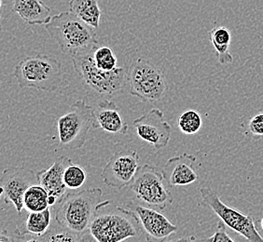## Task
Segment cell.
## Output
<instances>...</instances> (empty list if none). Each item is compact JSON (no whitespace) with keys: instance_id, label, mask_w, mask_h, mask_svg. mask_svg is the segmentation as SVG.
<instances>
[{"instance_id":"3957f363","label":"cell","mask_w":263,"mask_h":242,"mask_svg":"<svg viewBox=\"0 0 263 242\" xmlns=\"http://www.w3.org/2000/svg\"><path fill=\"white\" fill-rule=\"evenodd\" d=\"M14 76L21 89L30 88L52 92L61 84V63L49 55L27 56L16 65Z\"/></svg>"},{"instance_id":"7402d4cb","label":"cell","mask_w":263,"mask_h":242,"mask_svg":"<svg viewBox=\"0 0 263 242\" xmlns=\"http://www.w3.org/2000/svg\"><path fill=\"white\" fill-rule=\"evenodd\" d=\"M177 126L184 134L194 135L202 129V116L194 109H187L177 118Z\"/></svg>"},{"instance_id":"2e32d148","label":"cell","mask_w":263,"mask_h":242,"mask_svg":"<svg viewBox=\"0 0 263 242\" xmlns=\"http://www.w3.org/2000/svg\"><path fill=\"white\" fill-rule=\"evenodd\" d=\"M93 117L97 126L107 133L126 134L128 131V124L114 102H100L93 109Z\"/></svg>"},{"instance_id":"4316f807","label":"cell","mask_w":263,"mask_h":242,"mask_svg":"<svg viewBox=\"0 0 263 242\" xmlns=\"http://www.w3.org/2000/svg\"><path fill=\"white\" fill-rule=\"evenodd\" d=\"M248 131L254 136L263 138V113H259L250 118Z\"/></svg>"},{"instance_id":"7a4b0ae2","label":"cell","mask_w":263,"mask_h":242,"mask_svg":"<svg viewBox=\"0 0 263 242\" xmlns=\"http://www.w3.org/2000/svg\"><path fill=\"white\" fill-rule=\"evenodd\" d=\"M103 191L98 187L66 194L55 207V220L61 227L81 236L89 230L101 206Z\"/></svg>"},{"instance_id":"ac0fdd59","label":"cell","mask_w":263,"mask_h":242,"mask_svg":"<svg viewBox=\"0 0 263 242\" xmlns=\"http://www.w3.org/2000/svg\"><path fill=\"white\" fill-rule=\"evenodd\" d=\"M51 213L50 208L42 212H28L25 224L16 227L15 234L18 237L44 236L51 228Z\"/></svg>"},{"instance_id":"7c38bea8","label":"cell","mask_w":263,"mask_h":242,"mask_svg":"<svg viewBox=\"0 0 263 242\" xmlns=\"http://www.w3.org/2000/svg\"><path fill=\"white\" fill-rule=\"evenodd\" d=\"M139 156L134 150L117 152L106 162L101 172L103 182L107 187L122 189L130 187L138 170Z\"/></svg>"},{"instance_id":"f1b7e54d","label":"cell","mask_w":263,"mask_h":242,"mask_svg":"<svg viewBox=\"0 0 263 242\" xmlns=\"http://www.w3.org/2000/svg\"><path fill=\"white\" fill-rule=\"evenodd\" d=\"M168 242H205L203 239H198L195 237H193V236H191V237H181V238H178V239H174V240H171V241Z\"/></svg>"},{"instance_id":"ffe728a7","label":"cell","mask_w":263,"mask_h":242,"mask_svg":"<svg viewBox=\"0 0 263 242\" xmlns=\"http://www.w3.org/2000/svg\"><path fill=\"white\" fill-rule=\"evenodd\" d=\"M69 8L71 12L87 25L97 30L99 28L101 10L98 5V0H70Z\"/></svg>"},{"instance_id":"30bf717a","label":"cell","mask_w":263,"mask_h":242,"mask_svg":"<svg viewBox=\"0 0 263 242\" xmlns=\"http://www.w3.org/2000/svg\"><path fill=\"white\" fill-rule=\"evenodd\" d=\"M125 209L136 217L141 232L147 242H164L178 227L169 221L164 214L152 207H146L137 202L125 203Z\"/></svg>"},{"instance_id":"cb8c5ba5","label":"cell","mask_w":263,"mask_h":242,"mask_svg":"<svg viewBox=\"0 0 263 242\" xmlns=\"http://www.w3.org/2000/svg\"><path fill=\"white\" fill-rule=\"evenodd\" d=\"M87 174L85 170L79 164L71 163L66 167L64 180L67 189L77 190L84 186L86 182Z\"/></svg>"},{"instance_id":"4fadbf2b","label":"cell","mask_w":263,"mask_h":242,"mask_svg":"<svg viewBox=\"0 0 263 242\" xmlns=\"http://www.w3.org/2000/svg\"><path fill=\"white\" fill-rule=\"evenodd\" d=\"M137 136L152 145L155 149L166 147L171 138L172 128L164 120V116L159 108H152L146 114L133 122Z\"/></svg>"},{"instance_id":"83f0119b","label":"cell","mask_w":263,"mask_h":242,"mask_svg":"<svg viewBox=\"0 0 263 242\" xmlns=\"http://www.w3.org/2000/svg\"><path fill=\"white\" fill-rule=\"evenodd\" d=\"M78 242H99L96 237L91 235V232L88 230L87 232L83 233L81 236H79Z\"/></svg>"},{"instance_id":"d6986e66","label":"cell","mask_w":263,"mask_h":242,"mask_svg":"<svg viewBox=\"0 0 263 242\" xmlns=\"http://www.w3.org/2000/svg\"><path fill=\"white\" fill-rule=\"evenodd\" d=\"M209 39L212 44L218 63L221 65H228L233 62V57L230 51L232 34L225 26H215L209 32Z\"/></svg>"},{"instance_id":"9c48e42d","label":"cell","mask_w":263,"mask_h":242,"mask_svg":"<svg viewBox=\"0 0 263 242\" xmlns=\"http://www.w3.org/2000/svg\"><path fill=\"white\" fill-rule=\"evenodd\" d=\"M162 172L151 164L138 168L131 188L137 200L148 207L164 210L172 204V194L164 185Z\"/></svg>"},{"instance_id":"44dd1931","label":"cell","mask_w":263,"mask_h":242,"mask_svg":"<svg viewBox=\"0 0 263 242\" xmlns=\"http://www.w3.org/2000/svg\"><path fill=\"white\" fill-rule=\"evenodd\" d=\"M24 207L28 212L45 211L50 208L49 193L40 184L31 186L25 194Z\"/></svg>"},{"instance_id":"5bb4252c","label":"cell","mask_w":263,"mask_h":242,"mask_svg":"<svg viewBox=\"0 0 263 242\" xmlns=\"http://www.w3.org/2000/svg\"><path fill=\"white\" fill-rule=\"evenodd\" d=\"M195 162L196 156L187 153L169 158L162 169V174L168 186L187 187L197 181L198 174L194 169Z\"/></svg>"},{"instance_id":"4dcf8cb0","label":"cell","mask_w":263,"mask_h":242,"mask_svg":"<svg viewBox=\"0 0 263 242\" xmlns=\"http://www.w3.org/2000/svg\"><path fill=\"white\" fill-rule=\"evenodd\" d=\"M18 242H42L41 238L37 237H33V236H27V238H24L23 240Z\"/></svg>"},{"instance_id":"f546056e","label":"cell","mask_w":263,"mask_h":242,"mask_svg":"<svg viewBox=\"0 0 263 242\" xmlns=\"http://www.w3.org/2000/svg\"><path fill=\"white\" fill-rule=\"evenodd\" d=\"M0 242H11V237H10L9 233L6 229L2 230V232H1Z\"/></svg>"},{"instance_id":"6da1fadb","label":"cell","mask_w":263,"mask_h":242,"mask_svg":"<svg viewBox=\"0 0 263 242\" xmlns=\"http://www.w3.org/2000/svg\"><path fill=\"white\" fill-rule=\"evenodd\" d=\"M45 29L62 52L70 58L97 48V29L87 25L70 10L52 16L45 25Z\"/></svg>"},{"instance_id":"8fae6325","label":"cell","mask_w":263,"mask_h":242,"mask_svg":"<svg viewBox=\"0 0 263 242\" xmlns=\"http://www.w3.org/2000/svg\"><path fill=\"white\" fill-rule=\"evenodd\" d=\"M39 184L36 172L25 166L10 167L4 170L1 177V197L7 204H12L20 214L24 207L26 190Z\"/></svg>"},{"instance_id":"52a82bcc","label":"cell","mask_w":263,"mask_h":242,"mask_svg":"<svg viewBox=\"0 0 263 242\" xmlns=\"http://www.w3.org/2000/svg\"><path fill=\"white\" fill-rule=\"evenodd\" d=\"M93 121V109L91 106L84 100L75 102L68 111L57 120L61 147L68 150L83 147Z\"/></svg>"},{"instance_id":"1f68e13d","label":"cell","mask_w":263,"mask_h":242,"mask_svg":"<svg viewBox=\"0 0 263 242\" xmlns=\"http://www.w3.org/2000/svg\"><path fill=\"white\" fill-rule=\"evenodd\" d=\"M260 226H261V229H262L263 231V217L261 218V221H260Z\"/></svg>"},{"instance_id":"ba28073f","label":"cell","mask_w":263,"mask_h":242,"mask_svg":"<svg viewBox=\"0 0 263 242\" xmlns=\"http://www.w3.org/2000/svg\"><path fill=\"white\" fill-rule=\"evenodd\" d=\"M202 205L215 212L219 219L234 232L249 242H263L253 217L243 214L235 208L230 207L220 199L218 193L210 187L200 189Z\"/></svg>"},{"instance_id":"e0dca14e","label":"cell","mask_w":263,"mask_h":242,"mask_svg":"<svg viewBox=\"0 0 263 242\" xmlns=\"http://www.w3.org/2000/svg\"><path fill=\"white\" fill-rule=\"evenodd\" d=\"M12 11L31 26H45L51 19V8L41 0H13Z\"/></svg>"},{"instance_id":"277c9868","label":"cell","mask_w":263,"mask_h":242,"mask_svg":"<svg viewBox=\"0 0 263 242\" xmlns=\"http://www.w3.org/2000/svg\"><path fill=\"white\" fill-rule=\"evenodd\" d=\"M96 50L71 58L77 74L92 90L100 94L113 96L122 93L127 84L128 67L121 66L112 71L99 69L93 60Z\"/></svg>"},{"instance_id":"9a60e30c","label":"cell","mask_w":263,"mask_h":242,"mask_svg":"<svg viewBox=\"0 0 263 242\" xmlns=\"http://www.w3.org/2000/svg\"><path fill=\"white\" fill-rule=\"evenodd\" d=\"M71 163L72 160L69 157L61 156L49 169L36 172L39 184L45 188L50 197H55L58 202L66 195L67 187L64 180V174L66 167Z\"/></svg>"},{"instance_id":"603a6c76","label":"cell","mask_w":263,"mask_h":242,"mask_svg":"<svg viewBox=\"0 0 263 242\" xmlns=\"http://www.w3.org/2000/svg\"><path fill=\"white\" fill-rule=\"evenodd\" d=\"M93 60L96 66L101 70L112 71L118 67V59L115 52L107 46L97 47L93 52Z\"/></svg>"},{"instance_id":"5b68a950","label":"cell","mask_w":263,"mask_h":242,"mask_svg":"<svg viewBox=\"0 0 263 242\" xmlns=\"http://www.w3.org/2000/svg\"><path fill=\"white\" fill-rule=\"evenodd\" d=\"M102 204L89 227V231L98 241L122 242L142 233L136 217L127 209L117 207L103 212Z\"/></svg>"},{"instance_id":"8992f818","label":"cell","mask_w":263,"mask_h":242,"mask_svg":"<svg viewBox=\"0 0 263 242\" xmlns=\"http://www.w3.org/2000/svg\"><path fill=\"white\" fill-rule=\"evenodd\" d=\"M127 74L129 93L144 102L162 99L167 90L166 78L151 60L137 58L130 62Z\"/></svg>"},{"instance_id":"d4e9b609","label":"cell","mask_w":263,"mask_h":242,"mask_svg":"<svg viewBox=\"0 0 263 242\" xmlns=\"http://www.w3.org/2000/svg\"><path fill=\"white\" fill-rule=\"evenodd\" d=\"M40 238L42 242H78L79 236L65 227L59 226L51 227L50 230Z\"/></svg>"},{"instance_id":"484cf974","label":"cell","mask_w":263,"mask_h":242,"mask_svg":"<svg viewBox=\"0 0 263 242\" xmlns=\"http://www.w3.org/2000/svg\"><path fill=\"white\" fill-rule=\"evenodd\" d=\"M226 225L220 220L217 225L216 231L212 236L203 239L205 242H236L227 232Z\"/></svg>"}]
</instances>
